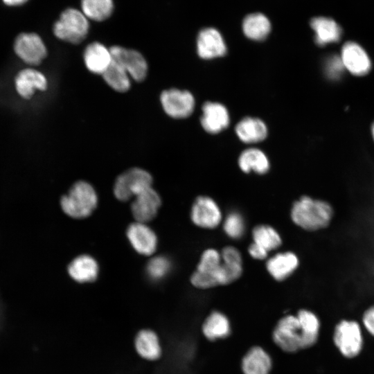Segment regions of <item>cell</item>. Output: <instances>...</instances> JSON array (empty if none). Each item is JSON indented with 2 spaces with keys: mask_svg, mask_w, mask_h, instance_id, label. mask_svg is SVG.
<instances>
[{
  "mask_svg": "<svg viewBox=\"0 0 374 374\" xmlns=\"http://www.w3.org/2000/svg\"><path fill=\"white\" fill-rule=\"evenodd\" d=\"M332 340L339 352L346 358L359 355L364 346L360 324L352 319H341L335 326Z\"/></svg>",
  "mask_w": 374,
  "mask_h": 374,
  "instance_id": "obj_6",
  "label": "cell"
},
{
  "mask_svg": "<svg viewBox=\"0 0 374 374\" xmlns=\"http://www.w3.org/2000/svg\"><path fill=\"white\" fill-rule=\"evenodd\" d=\"M190 219L199 228L213 229L221 223L222 214L213 198L202 195L197 197L192 205Z\"/></svg>",
  "mask_w": 374,
  "mask_h": 374,
  "instance_id": "obj_10",
  "label": "cell"
},
{
  "mask_svg": "<svg viewBox=\"0 0 374 374\" xmlns=\"http://www.w3.org/2000/svg\"><path fill=\"white\" fill-rule=\"evenodd\" d=\"M98 197L93 186L85 181H76L60 201L63 211L69 216L81 219L96 208Z\"/></svg>",
  "mask_w": 374,
  "mask_h": 374,
  "instance_id": "obj_3",
  "label": "cell"
},
{
  "mask_svg": "<svg viewBox=\"0 0 374 374\" xmlns=\"http://www.w3.org/2000/svg\"><path fill=\"white\" fill-rule=\"evenodd\" d=\"M204 130L211 134H217L229 124L230 117L227 109L221 103L206 102L202 107L200 118Z\"/></svg>",
  "mask_w": 374,
  "mask_h": 374,
  "instance_id": "obj_15",
  "label": "cell"
},
{
  "mask_svg": "<svg viewBox=\"0 0 374 374\" xmlns=\"http://www.w3.org/2000/svg\"><path fill=\"white\" fill-rule=\"evenodd\" d=\"M248 252L251 258L256 260H264L267 258L269 253L254 242H252L249 246Z\"/></svg>",
  "mask_w": 374,
  "mask_h": 374,
  "instance_id": "obj_35",
  "label": "cell"
},
{
  "mask_svg": "<svg viewBox=\"0 0 374 374\" xmlns=\"http://www.w3.org/2000/svg\"><path fill=\"white\" fill-rule=\"evenodd\" d=\"M371 132H372V136L374 140V123H373L372 127H371Z\"/></svg>",
  "mask_w": 374,
  "mask_h": 374,
  "instance_id": "obj_37",
  "label": "cell"
},
{
  "mask_svg": "<svg viewBox=\"0 0 374 374\" xmlns=\"http://www.w3.org/2000/svg\"><path fill=\"white\" fill-rule=\"evenodd\" d=\"M240 367L243 374H270L273 361L264 348L253 346L243 355Z\"/></svg>",
  "mask_w": 374,
  "mask_h": 374,
  "instance_id": "obj_16",
  "label": "cell"
},
{
  "mask_svg": "<svg viewBox=\"0 0 374 374\" xmlns=\"http://www.w3.org/2000/svg\"><path fill=\"white\" fill-rule=\"evenodd\" d=\"M53 33L60 40L78 44L85 39L89 30L87 17L73 8L64 10L53 25Z\"/></svg>",
  "mask_w": 374,
  "mask_h": 374,
  "instance_id": "obj_5",
  "label": "cell"
},
{
  "mask_svg": "<svg viewBox=\"0 0 374 374\" xmlns=\"http://www.w3.org/2000/svg\"><path fill=\"white\" fill-rule=\"evenodd\" d=\"M340 58L344 66L353 75L363 76L371 70V62L368 55L362 46L354 42L344 44Z\"/></svg>",
  "mask_w": 374,
  "mask_h": 374,
  "instance_id": "obj_12",
  "label": "cell"
},
{
  "mask_svg": "<svg viewBox=\"0 0 374 374\" xmlns=\"http://www.w3.org/2000/svg\"><path fill=\"white\" fill-rule=\"evenodd\" d=\"M1 314H2V308H1V301H0V320H1Z\"/></svg>",
  "mask_w": 374,
  "mask_h": 374,
  "instance_id": "obj_38",
  "label": "cell"
},
{
  "mask_svg": "<svg viewBox=\"0 0 374 374\" xmlns=\"http://www.w3.org/2000/svg\"><path fill=\"white\" fill-rule=\"evenodd\" d=\"M242 30L247 37L252 40L261 41L268 36L271 30V24L265 15L253 13L244 18Z\"/></svg>",
  "mask_w": 374,
  "mask_h": 374,
  "instance_id": "obj_27",
  "label": "cell"
},
{
  "mask_svg": "<svg viewBox=\"0 0 374 374\" xmlns=\"http://www.w3.org/2000/svg\"><path fill=\"white\" fill-rule=\"evenodd\" d=\"M235 280L233 267L223 260L220 252L213 248L202 252L197 269L190 277L191 284L202 290L226 285Z\"/></svg>",
  "mask_w": 374,
  "mask_h": 374,
  "instance_id": "obj_2",
  "label": "cell"
},
{
  "mask_svg": "<svg viewBox=\"0 0 374 374\" xmlns=\"http://www.w3.org/2000/svg\"><path fill=\"white\" fill-rule=\"evenodd\" d=\"M299 264V258L295 253L285 251L269 258L266 262V269L274 279L282 281L290 277Z\"/></svg>",
  "mask_w": 374,
  "mask_h": 374,
  "instance_id": "obj_20",
  "label": "cell"
},
{
  "mask_svg": "<svg viewBox=\"0 0 374 374\" xmlns=\"http://www.w3.org/2000/svg\"><path fill=\"white\" fill-rule=\"evenodd\" d=\"M127 236L134 247L139 253L150 256L157 246V238L154 232L145 223L135 222L129 226Z\"/></svg>",
  "mask_w": 374,
  "mask_h": 374,
  "instance_id": "obj_17",
  "label": "cell"
},
{
  "mask_svg": "<svg viewBox=\"0 0 374 374\" xmlns=\"http://www.w3.org/2000/svg\"><path fill=\"white\" fill-rule=\"evenodd\" d=\"M112 61L121 65L131 79L137 82L144 81L148 75V64L139 51L114 45L109 48Z\"/></svg>",
  "mask_w": 374,
  "mask_h": 374,
  "instance_id": "obj_8",
  "label": "cell"
},
{
  "mask_svg": "<svg viewBox=\"0 0 374 374\" xmlns=\"http://www.w3.org/2000/svg\"><path fill=\"white\" fill-rule=\"evenodd\" d=\"M202 332L204 337L211 341L226 339L231 332L230 321L223 312L214 310L204 319Z\"/></svg>",
  "mask_w": 374,
  "mask_h": 374,
  "instance_id": "obj_22",
  "label": "cell"
},
{
  "mask_svg": "<svg viewBox=\"0 0 374 374\" xmlns=\"http://www.w3.org/2000/svg\"><path fill=\"white\" fill-rule=\"evenodd\" d=\"M134 347L137 355L146 361H157L162 355L159 337L152 329L144 328L138 331L134 337Z\"/></svg>",
  "mask_w": 374,
  "mask_h": 374,
  "instance_id": "obj_19",
  "label": "cell"
},
{
  "mask_svg": "<svg viewBox=\"0 0 374 374\" xmlns=\"http://www.w3.org/2000/svg\"><path fill=\"white\" fill-rule=\"evenodd\" d=\"M102 77L105 83L115 91L125 93L131 88L130 76L121 65L113 61Z\"/></svg>",
  "mask_w": 374,
  "mask_h": 374,
  "instance_id": "obj_29",
  "label": "cell"
},
{
  "mask_svg": "<svg viewBox=\"0 0 374 374\" xmlns=\"http://www.w3.org/2000/svg\"><path fill=\"white\" fill-rule=\"evenodd\" d=\"M46 76L34 69H25L19 72L15 78V87L18 93L24 98H30L35 90L44 91L47 89Z\"/></svg>",
  "mask_w": 374,
  "mask_h": 374,
  "instance_id": "obj_21",
  "label": "cell"
},
{
  "mask_svg": "<svg viewBox=\"0 0 374 374\" xmlns=\"http://www.w3.org/2000/svg\"><path fill=\"white\" fill-rule=\"evenodd\" d=\"M238 166L245 173L253 171L263 175L269 169V161L266 154L260 150L249 148L241 153L238 159Z\"/></svg>",
  "mask_w": 374,
  "mask_h": 374,
  "instance_id": "obj_26",
  "label": "cell"
},
{
  "mask_svg": "<svg viewBox=\"0 0 374 374\" xmlns=\"http://www.w3.org/2000/svg\"><path fill=\"white\" fill-rule=\"evenodd\" d=\"M296 316L304 333L308 348L313 346L318 341L321 328L319 317L308 309L299 310Z\"/></svg>",
  "mask_w": 374,
  "mask_h": 374,
  "instance_id": "obj_28",
  "label": "cell"
},
{
  "mask_svg": "<svg viewBox=\"0 0 374 374\" xmlns=\"http://www.w3.org/2000/svg\"><path fill=\"white\" fill-rule=\"evenodd\" d=\"M152 177L145 170L132 168L121 174L114 183V193L121 201H127L152 187Z\"/></svg>",
  "mask_w": 374,
  "mask_h": 374,
  "instance_id": "obj_7",
  "label": "cell"
},
{
  "mask_svg": "<svg viewBox=\"0 0 374 374\" xmlns=\"http://www.w3.org/2000/svg\"><path fill=\"white\" fill-rule=\"evenodd\" d=\"M310 26L315 33V42L320 46L338 42L341 39V28L332 19L314 17L310 21Z\"/></svg>",
  "mask_w": 374,
  "mask_h": 374,
  "instance_id": "obj_23",
  "label": "cell"
},
{
  "mask_svg": "<svg viewBox=\"0 0 374 374\" xmlns=\"http://www.w3.org/2000/svg\"><path fill=\"white\" fill-rule=\"evenodd\" d=\"M197 48L199 56L206 60L222 57L226 53L222 35L213 28H206L199 33Z\"/></svg>",
  "mask_w": 374,
  "mask_h": 374,
  "instance_id": "obj_14",
  "label": "cell"
},
{
  "mask_svg": "<svg viewBox=\"0 0 374 374\" xmlns=\"http://www.w3.org/2000/svg\"><path fill=\"white\" fill-rule=\"evenodd\" d=\"M147 274L154 280H161L171 269V262L167 257L159 256L152 258L147 265Z\"/></svg>",
  "mask_w": 374,
  "mask_h": 374,
  "instance_id": "obj_33",
  "label": "cell"
},
{
  "mask_svg": "<svg viewBox=\"0 0 374 374\" xmlns=\"http://www.w3.org/2000/svg\"><path fill=\"white\" fill-rule=\"evenodd\" d=\"M28 0H3V1L9 6H18L24 3Z\"/></svg>",
  "mask_w": 374,
  "mask_h": 374,
  "instance_id": "obj_36",
  "label": "cell"
},
{
  "mask_svg": "<svg viewBox=\"0 0 374 374\" xmlns=\"http://www.w3.org/2000/svg\"><path fill=\"white\" fill-rule=\"evenodd\" d=\"M238 138L246 143H253L263 141L267 136V128L259 118L245 117L235 127Z\"/></svg>",
  "mask_w": 374,
  "mask_h": 374,
  "instance_id": "obj_24",
  "label": "cell"
},
{
  "mask_svg": "<svg viewBox=\"0 0 374 374\" xmlns=\"http://www.w3.org/2000/svg\"><path fill=\"white\" fill-rule=\"evenodd\" d=\"M275 345L287 353L307 349L304 333L296 314H286L276 323L271 333Z\"/></svg>",
  "mask_w": 374,
  "mask_h": 374,
  "instance_id": "obj_4",
  "label": "cell"
},
{
  "mask_svg": "<svg viewBox=\"0 0 374 374\" xmlns=\"http://www.w3.org/2000/svg\"><path fill=\"white\" fill-rule=\"evenodd\" d=\"M335 215V210L330 202L309 195H302L294 201L290 211L292 222L309 232L328 229Z\"/></svg>",
  "mask_w": 374,
  "mask_h": 374,
  "instance_id": "obj_1",
  "label": "cell"
},
{
  "mask_svg": "<svg viewBox=\"0 0 374 374\" xmlns=\"http://www.w3.org/2000/svg\"><path fill=\"white\" fill-rule=\"evenodd\" d=\"M68 271L71 277L79 283L92 282L97 278L98 266L92 257L82 255L69 264Z\"/></svg>",
  "mask_w": 374,
  "mask_h": 374,
  "instance_id": "obj_25",
  "label": "cell"
},
{
  "mask_svg": "<svg viewBox=\"0 0 374 374\" xmlns=\"http://www.w3.org/2000/svg\"><path fill=\"white\" fill-rule=\"evenodd\" d=\"M225 234L232 239L241 238L245 231V222L242 215L237 211H231L226 216L223 222Z\"/></svg>",
  "mask_w": 374,
  "mask_h": 374,
  "instance_id": "obj_32",
  "label": "cell"
},
{
  "mask_svg": "<svg viewBox=\"0 0 374 374\" xmlns=\"http://www.w3.org/2000/svg\"><path fill=\"white\" fill-rule=\"evenodd\" d=\"M83 61L90 73L102 75L112 62L109 48L99 42H91L84 50Z\"/></svg>",
  "mask_w": 374,
  "mask_h": 374,
  "instance_id": "obj_18",
  "label": "cell"
},
{
  "mask_svg": "<svg viewBox=\"0 0 374 374\" xmlns=\"http://www.w3.org/2000/svg\"><path fill=\"white\" fill-rule=\"evenodd\" d=\"M362 322L365 330L374 337V304L368 306L363 312Z\"/></svg>",
  "mask_w": 374,
  "mask_h": 374,
  "instance_id": "obj_34",
  "label": "cell"
},
{
  "mask_svg": "<svg viewBox=\"0 0 374 374\" xmlns=\"http://www.w3.org/2000/svg\"><path fill=\"white\" fill-rule=\"evenodd\" d=\"M82 13L88 19L103 21L107 19L114 10L113 0H81Z\"/></svg>",
  "mask_w": 374,
  "mask_h": 374,
  "instance_id": "obj_31",
  "label": "cell"
},
{
  "mask_svg": "<svg viewBox=\"0 0 374 374\" xmlns=\"http://www.w3.org/2000/svg\"><path fill=\"white\" fill-rule=\"evenodd\" d=\"M159 100L165 113L172 118H185L192 114L195 108V98L186 90L165 89L161 93Z\"/></svg>",
  "mask_w": 374,
  "mask_h": 374,
  "instance_id": "obj_9",
  "label": "cell"
},
{
  "mask_svg": "<svg viewBox=\"0 0 374 374\" xmlns=\"http://www.w3.org/2000/svg\"><path fill=\"white\" fill-rule=\"evenodd\" d=\"M253 242L265 249L267 252L278 249L282 244L279 233L271 226L259 224L252 231Z\"/></svg>",
  "mask_w": 374,
  "mask_h": 374,
  "instance_id": "obj_30",
  "label": "cell"
},
{
  "mask_svg": "<svg viewBox=\"0 0 374 374\" xmlns=\"http://www.w3.org/2000/svg\"><path fill=\"white\" fill-rule=\"evenodd\" d=\"M161 204L159 194L150 187L134 197L131 211L138 222L145 223L156 216Z\"/></svg>",
  "mask_w": 374,
  "mask_h": 374,
  "instance_id": "obj_13",
  "label": "cell"
},
{
  "mask_svg": "<svg viewBox=\"0 0 374 374\" xmlns=\"http://www.w3.org/2000/svg\"><path fill=\"white\" fill-rule=\"evenodd\" d=\"M16 54L30 65L39 64L47 55L42 39L34 33H24L17 36L14 44Z\"/></svg>",
  "mask_w": 374,
  "mask_h": 374,
  "instance_id": "obj_11",
  "label": "cell"
}]
</instances>
